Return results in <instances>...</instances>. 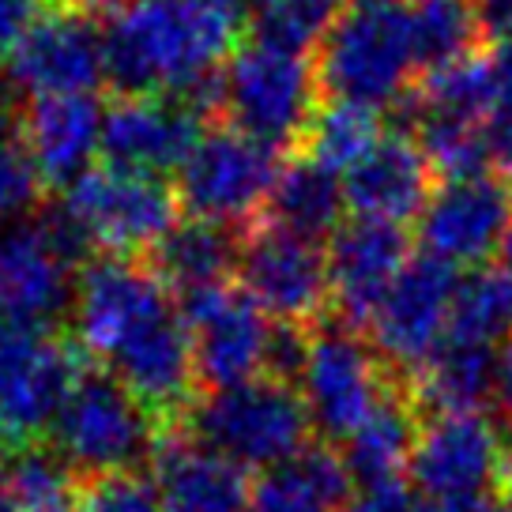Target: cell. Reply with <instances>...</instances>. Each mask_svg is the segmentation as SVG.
Masks as SVG:
<instances>
[{"instance_id":"6da1fadb","label":"cell","mask_w":512,"mask_h":512,"mask_svg":"<svg viewBox=\"0 0 512 512\" xmlns=\"http://www.w3.org/2000/svg\"><path fill=\"white\" fill-rule=\"evenodd\" d=\"M72 320L83 351L159 422L189 415L200 384L189 324L155 268L102 256L80 275Z\"/></svg>"},{"instance_id":"7a4b0ae2","label":"cell","mask_w":512,"mask_h":512,"mask_svg":"<svg viewBox=\"0 0 512 512\" xmlns=\"http://www.w3.org/2000/svg\"><path fill=\"white\" fill-rule=\"evenodd\" d=\"M241 0H132L102 27L106 80L125 95L215 106V83L245 34Z\"/></svg>"},{"instance_id":"3957f363","label":"cell","mask_w":512,"mask_h":512,"mask_svg":"<svg viewBox=\"0 0 512 512\" xmlns=\"http://www.w3.org/2000/svg\"><path fill=\"white\" fill-rule=\"evenodd\" d=\"M422 68L415 27L403 0L347 4L320 38L317 83L332 102L381 110L407 91Z\"/></svg>"},{"instance_id":"277c9868","label":"cell","mask_w":512,"mask_h":512,"mask_svg":"<svg viewBox=\"0 0 512 512\" xmlns=\"http://www.w3.org/2000/svg\"><path fill=\"white\" fill-rule=\"evenodd\" d=\"M215 106L230 128L260 144L275 151L302 147L305 128L320 110L317 64L302 49L253 38L226 61L215 83Z\"/></svg>"},{"instance_id":"5b68a950","label":"cell","mask_w":512,"mask_h":512,"mask_svg":"<svg viewBox=\"0 0 512 512\" xmlns=\"http://www.w3.org/2000/svg\"><path fill=\"white\" fill-rule=\"evenodd\" d=\"M185 422L192 437L215 448L219 456L234 460L238 467L264 471H275L302 456L313 433L302 392L275 373L234 388H215L211 396L192 403Z\"/></svg>"},{"instance_id":"8992f818","label":"cell","mask_w":512,"mask_h":512,"mask_svg":"<svg viewBox=\"0 0 512 512\" xmlns=\"http://www.w3.org/2000/svg\"><path fill=\"white\" fill-rule=\"evenodd\" d=\"M177 192L162 181L117 166L87 170L64 189L61 208L53 211L68 238L83 249H98L106 256H128L155 249L177 219Z\"/></svg>"},{"instance_id":"52a82bcc","label":"cell","mask_w":512,"mask_h":512,"mask_svg":"<svg viewBox=\"0 0 512 512\" xmlns=\"http://www.w3.org/2000/svg\"><path fill=\"white\" fill-rule=\"evenodd\" d=\"M159 418L110 373H83L53 422V441L87 479L125 475L155 452Z\"/></svg>"},{"instance_id":"ba28073f","label":"cell","mask_w":512,"mask_h":512,"mask_svg":"<svg viewBox=\"0 0 512 512\" xmlns=\"http://www.w3.org/2000/svg\"><path fill=\"white\" fill-rule=\"evenodd\" d=\"M400 377L384 358L366 347L351 328H309L305 358L298 369V392L313 430L332 441H347L366 426Z\"/></svg>"},{"instance_id":"9c48e42d","label":"cell","mask_w":512,"mask_h":512,"mask_svg":"<svg viewBox=\"0 0 512 512\" xmlns=\"http://www.w3.org/2000/svg\"><path fill=\"white\" fill-rule=\"evenodd\" d=\"M279 151L238 128L204 132L177 170V200L192 219L219 226L256 223L279 181Z\"/></svg>"},{"instance_id":"30bf717a","label":"cell","mask_w":512,"mask_h":512,"mask_svg":"<svg viewBox=\"0 0 512 512\" xmlns=\"http://www.w3.org/2000/svg\"><path fill=\"white\" fill-rule=\"evenodd\" d=\"M87 373L80 351L49 328L0 332V441L34 445L61 415L64 400Z\"/></svg>"},{"instance_id":"8fae6325","label":"cell","mask_w":512,"mask_h":512,"mask_svg":"<svg viewBox=\"0 0 512 512\" xmlns=\"http://www.w3.org/2000/svg\"><path fill=\"white\" fill-rule=\"evenodd\" d=\"M241 290L283 328H313L332 302L328 253L317 241L290 234L283 226L256 219L238 241Z\"/></svg>"},{"instance_id":"7c38bea8","label":"cell","mask_w":512,"mask_h":512,"mask_svg":"<svg viewBox=\"0 0 512 512\" xmlns=\"http://www.w3.org/2000/svg\"><path fill=\"white\" fill-rule=\"evenodd\" d=\"M80 245L49 215L31 226L0 230V320L8 328H49V320L72 309Z\"/></svg>"},{"instance_id":"4fadbf2b","label":"cell","mask_w":512,"mask_h":512,"mask_svg":"<svg viewBox=\"0 0 512 512\" xmlns=\"http://www.w3.org/2000/svg\"><path fill=\"white\" fill-rule=\"evenodd\" d=\"M181 313L189 324L196 377L211 384V392L256 381L272 369L275 328H268V313L245 290L230 283L196 290L181 298Z\"/></svg>"},{"instance_id":"5bb4252c","label":"cell","mask_w":512,"mask_h":512,"mask_svg":"<svg viewBox=\"0 0 512 512\" xmlns=\"http://www.w3.org/2000/svg\"><path fill=\"white\" fill-rule=\"evenodd\" d=\"M456 268L445 260H411L396 287L388 290L377 317L369 320L373 351L384 358L400 381L415 384V377L430 366V358L448 339V320L456 302Z\"/></svg>"},{"instance_id":"9a60e30c","label":"cell","mask_w":512,"mask_h":512,"mask_svg":"<svg viewBox=\"0 0 512 512\" xmlns=\"http://www.w3.org/2000/svg\"><path fill=\"white\" fill-rule=\"evenodd\" d=\"M509 445L490 418L475 415H437L430 418L415 441L411 475L430 501L479 497L501 490Z\"/></svg>"},{"instance_id":"2e32d148","label":"cell","mask_w":512,"mask_h":512,"mask_svg":"<svg viewBox=\"0 0 512 512\" xmlns=\"http://www.w3.org/2000/svg\"><path fill=\"white\" fill-rule=\"evenodd\" d=\"M8 80L31 98L91 95L106 80L102 27L83 8L61 4L8 53Z\"/></svg>"},{"instance_id":"e0dca14e","label":"cell","mask_w":512,"mask_h":512,"mask_svg":"<svg viewBox=\"0 0 512 512\" xmlns=\"http://www.w3.org/2000/svg\"><path fill=\"white\" fill-rule=\"evenodd\" d=\"M512 230V185L505 177L475 174L445 181L418 215V238L426 256L452 268L482 264Z\"/></svg>"},{"instance_id":"ac0fdd59","label":"cell","mask_w":512,"mask_h":512,"mask_svg":"<svg viewBox=\"0 0 512 512\" xmlns=\"http://www.w3.org/2000/svg\"><path fill=\"white\" fill-rule=\"evenodd\" d=\"M200 136V106L185 98L125 95L106 110L102 155L106 166L155 177L181 170Z\"/></svg>"},{"instance_id":"d6986e66","label":"cell","mask_w":512,"mask_h":512,"mask_svg":"<svg viewBox=\"0 0 512 512\" xmlns=\"http://www.w3.org/2000/svg\"><path fill=\"white\" fill-rule=\"evenodd\" d=\"M407 264L411 256L400 226L373 219L339 226L328 249V279H332V305L351 332L369 328V320L377 317V309Z\"/></svg>"},{"instance_id":"ffe728a7","label":"cell","mask_w":512,"mask_h":512,"mask_svg":"<svg viewBox=\"0 0 512 512\" xmlns=\"http://www.w3.org/2000/svg\"><path fill=\"white\" fill-rule=\"evenodd\" d=\"M102 121L106 110L91 95H53L31 98L16 128L42 181L68 189L102 151Z\"/></svg>"},{"instance_id":"44dd1931","label":"cell","mask_w":512,"mask_h":512,"mask_svg":"<svg viewBox=\"0 0 512 512\" xmlns=\"http://www.w3.org/2000/svg\"><path fill=\"white\" fill-rule=\"evenodd\" d=\"M347 208L358 219L403 226L426 211L433 196V166L407 136H384L366 159L343 177Z\"/></svg>"},{"instance_id":"7402d4cb","label":"cell","mask_w":512,"mask_h":512,"mask_svg":"<svg viewBox=\"0 0 512 512\" xmlns=\"http://www.w3.org/2000/svg\"><path fill=\"white\" fill-rule=\"evenodd\" d=\"M155 490L162 512H249L245 467L196 437H162L155 448Z\"/></svg>"},{"instance_id":"603a6c76","label":"cell","mask_w":512,"mask_h":512,"mask_svg":"<svg viewBox=\"0 0 512 512\" xmlns=\"http://www.w3.org/2000/svg\"><path fill=\"white\" fill-rule=\"evenodd\" d=\"M415 415V388L400 381L392 388V396L373 411L366 426L343 441V464L351 471V479H358L362 486L400 482V471L411 467L418 430H422Z\"/></svg>"},{"instance_id":"cb8c5ba5","label":"cell","mask_w":512,"mask_h":512,"mask_svg":"<svg viewBox=\"0 0 512 512\" xmlns=\"http://www.w3.org/2000/svg\"><path fill=\"white\" fill-rule=\"evenodd\" d=\"M343 211H347L343 181L332 170H324L320 162L298 155V159L283 162L279 181H275L268 208L260 219L283 226L290 234H302L309 241H320L336 234L343 223Z\"/></svg>"},{"instance_id":"d4e9b609","label":"cell","mask_w":512,"mask_h":512,"mask_svg":"<svg viewBox=\"0 0 512 512\" xmlns=\"http://www.w3.org/2000/svg\"><path fill=\"white\" fill-rule=\"evenodd\" d=\"M351 471L343 452L309 445L290 464L268 471L253 490L249 512H336L347 501Z\"/></svg>"},{"instance_id":"484cf974","label":"cell","mask_w":512,"mask_h":512,"mask_svg":"<svg viewBox=\"0 0 512 512\" xmlns=\"http://www.w3.org/2000/svg\"><path fill=\"white\" fill-rule=\"evenodd\" d=\"M497 369H501V354L494 347L445 339L411 388H415V400L433 407L437 415H475L497 396Z\"/></svg>"},{"instance_id":"4316f807","label":"cell","mask_w":512,"mask_h":512,"mask_svg":"<svg viewBox=\"0 0 512 512\" xmlns=\"http://www.w3.org/2000/svg\"><path fill=\"white\" fill-rule=\"evenodd\" d=\"M155 275L181 298L196 290L223 287L230 268H238V241L230 230L208 219H189L174 226L155 245Z\"/></svg>"},{"instance_id":"83f0119b","label":"cell","mask_w":512,"mask_h":512,"mask_svg":"<svg viewBox=\"0 0 512 512\" xmlns=\"http://www.w3.org/2000/svg\"><path fill=\"white\" fill-rule=\"evenodd\" d=\"M4 494L16 512H80L87 486L80 471L64 460L57 448H16L4 467Z\"/></svg>"},{"instance_id":"f1b7e54d","label":"cell","mask_w":512,"mask_h":512,"mask_svg":"<svg viewBox=\"0 0 512 512\" xmlns=\"http://www.w3.org/2000/svg\"><path fill=\"white\" fill-rule=\"evenodd\" d=\"M381 140L384 132L377 110L354 106V102H328V106L320 102L317 117L305 128L302 155L332 174H351Z\"/></svg>"},{"instance_id":"f546056e","label":"cell","mask_w":512,"mask_h":512,"mask_svg":"<svg viewBox=\"0 0 512 512\" xmlns=\"http://www.w3.org/2000/svg\"><path fill=\"white\" fill-rule=\"evenodd\" d=\"M448 339L471 347H494L512 339V275L497 268H479L456 287Z\"/></svg>"},{"instance_id":"4dcf8cb0","label":"cell","mask_w":512,"mask_h":512,"mask_svg":"<svg viewBox=\"0 0 512 512\" xmlns=\"http://www.w3.org/2000/svg\"><path fill=\"white\" fill-rule=\"evenodd\" d=\"M407 12L415 27L418 61L430 72L475 57V46L486 31L475 0H411Z\"/></svg>"},{"instance_id":"1f68e13d","label":"cell","mask_w":512,"mask_h":512,"mask_svg":"<svg viewBox=\"0 0 512 512\" xmlns=\"http://www.w3.org/2000/svg\"><path fill=\"white\" fill-rule=\"evenodd\" d=\"M415 144L430 159L433 174L445 177V181H464V177L486 174V162H490L486 121H464V117L418 110Z\"/></svg>"},{"instance_id":"d6a6232c","label":"cell","mask_w":512,"mask_h":512,"mask_svg":"<svg viewBox=\"0 0 512 512\" xmlns=\"http://www.w3.org/2000/svg\"><path fill=\"white\" fill-rule=\"evenodd\" d=\"M256 38L302 49L320 42L343 12V0H241Z\"/></svg>"},{"instance_id":"836d02e7","label":"cell","mask_w":512,"mask_h":512,"mask_svg":"<svg viewBox=\"0 0 512 512\" xmlns=\"http://www.w3.org/2000/svg\"><path fill=\"white\" fill-rule=\"evenodd\" d=\"M42 174L19 140V128L0 121V230L16 226L23 211H31L42 196Z\"/></svg>"},{"instance_id":"e575fe53","label":"cell","mask_w":512,"mask_h":512,"mask_svg":"<svg viewBox=\"0 0 512 512\" xmlns=\"http://www.w3.org/2000/svg\"><path fill=\"white\" fill-rule=\"evenodd\" d=\"M80 512H162V501L155 482L140 479L136 471H125V475L91 479Z\"/></svg>"},{"instance_id":"d590c367","label":"cell","mask_w":512,"mask_h":512,"mask_svg":"<svg viewBox=\"0 0 512 512\" xmlns=\"http://www.w3.org/2000/svg\"><path fill=\"white\" fill-rule=\"evenodd\" d=\"M61 4L68 0H0V57H8Z\"/></svg>"},{"instance_id":"8d00e7d4","label":"cell","mask_w":512,"mask_h":512,"mask_svg":"<svg viewBox=\"0 0 512 512\" xmlns=\"http://www.w3.org/2000/svg\"><path fill=\"white\" fill-rule=\"evenodd\" d=\"M343 512H418L415 497L403 490L400 482H377V486H362L358 497H351Z\"/></svg>"},{"instance_id":"74e56055","label":"cell","mask_w":512,"mask_h":512,"mask_svg":"<svg viewBox=\"0 0 512 512\" xmlns=\"http://www.w3.org/2000/svg\"><path fill=\"white\" fill-rule=\"evenodd\" d=\"M486 144H490V162L497 166V174L512 185V106H501L486 121Z\"/></svg>"},{"instance_id":"f35d334b","label":"cell","mask_w":512,"mask_h":512,"mask_svg":"<svg viewBox=\"0 0 512 512\" xmlns=\"http://www.w3.org/2000/svg\"><path fill=\"white\" fill-rule=\"evenodd\" d=\"M486 68H490V80L497 91V110L512 106V34L494 38V46L486 53Z\"/></svg>"},{"instance_id":"ab89813d","label":"cell","mask_w":512,"mask_h":512,"mask_svg":"<svg viewBox=\"0 0 512 512\" xmlns=\"http://www.w3.org/2000/svg\"><path fill=\"white\" fill-rule=\"evenodd\" d=\"M422 512H512V509L501 494H479V497H452V501H430V509Z\"/></svg>"},{"instance_id":"60d3db41","label":"cell","mask_w":512,"mask_h":512,"mask_svg":"<svg viewBox=\"0 0 512 512\" xmlns=\"http://www.w3.org/2000/svg\"><path fill=\"white\" fill-rule=\"evenodd\" d=\"M479 4L482 27L501 38V34H512V0H475Z\"/></svg>"},{"instance_id":"b9f144b4","label":"cell","mask_w":512,"mask_h":512,"mask_svg":"<svg viewBox=\"0 0 512 512\" xmlns=\"http://www.w3.org/2000/svg\"><path fill=\"white\" fill-rule=\"evenodd\" d=\"M497 400L512 411V339L501 351V369H497Z\"/></svg>"},{"instance_id":"7bdbcfd3","label":"cell","mask_w":512,"mask_h":512,"mask_svg":"<svg viewBox=\"0 0 512 512\" xmlns=\"http://www.w3.org/2000/svg\"><path fill=\"white\" fill-rule=\"evenodd\" d=\"M68 4H72V8H83V12H87V8H113V12H117V8H125L132 0H68Z\"/></svg>"},{"instance_id":"ee69618b","label":"cell","mask_w":512,"mask_h":512,"mask_svg":"<svg viewBox=\"0 0 512 512\" xmlns=\"http://www.w3.org/2000/svg\"><path fill=\"white\" fill-rule=\"evenodd\" d=\"M497 494L509 501V509H512V445H509V460H505V475H501V490Z\"/></svg>"},{"instance_id":"f6af8a7d","label":"cell","mask_w":512,"mask_h":512,"mask_svg":"<svg viewBox=\"0 0 512 512\" xmlns=\"http://www.w3.org/2000/svg\"><path fill=\"white\" fill-rule=\"evenodd\" d=\"M501 249H505V272L512 275V230H509V238H505V245H501Z\"/></svg>"},{"instance_id":"bcb514c9","label":"cell","mask_w":512,"mask_h":512,"mask_svg":"<svg viewBox=\"0 0 512 512\" xmlns=\"http://www.w3.org/2000/svg\"><path fill=\"white\" fill-rule=\"evenodd\" d=\"M0 512H16V505H12L8 494H4V486H0Z\"/></svg>"},{"instance_id":"7dc6e473","label":"cell","mask_w":512,"mask_h":512,"mask_svg":"<svg viewBox=\"0 0 512 512\" xmlns=\"http://www.w3.org/2000/svg\"><path fill=\"white\" fill-rule=\"evenodd\" d=\"M351 4H381V0H351Z\"/></svg>"}]
</instances>
